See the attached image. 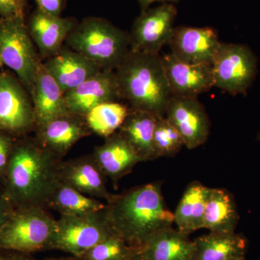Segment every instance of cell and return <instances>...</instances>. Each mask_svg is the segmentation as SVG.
Instances as JSON below:
<instances>
[{
  "label": "cell",
  "instance_id": "obj_17",
  "mask_svg": "<svg viewBox=\"0 0 260 260\" xmlns=\"http://www.w3.org/2000/svg\"><path fill=\"white\" fill-rule=\"evenodd\" d=\"M59 172L61 180L84 194L107 202L114 196L108 190L107 177L93 154L61 160Z\"/></svg>",
  "mask_w": 260,
  "mask_h": 260
},
{
  "label": "cell",
  "instance_id": "obj_35",
  "mask_svg": "<svg viewBox=\"0 0 260 260\" xmlns=\"http://www.w3.org/2000/svg\"><path fill=\"white\" fill-rule=\"evenodd\" d=\"M139 3L140 6H141L143 10L148 9L150 5L153 4L155 3H172L175 4L180 0H136Z\"/></svg>",
  "mask_w": 260,
  "mask_h": 260
},
{
  "label": "cell",
  "instance_id": "obj_24",
  "mask_svg": "<svg viewBox=\"0 0 260 260\" xmlns=\"http://www.w3.org/2000/svg\"><path fill=\"white\" fill-rule=\"evenodd\" d=\"M239 220L237 205L233 195L225 189H212L205 205L203 229L210 232H235Z\"/></svg>",
  "mask_w": 260,
  "mask_h": 260
},
{
  "label": "cell",
  "instance_id": "obj_36",
  "mask_svg": "<svg viewBox=\"0 0 260 260\" xmlns=\"http://www.w3.org/2000/svg\"><path fill=\"white\" fill-rule=\"evenodd\" d=\"M43 260H82L80 258L76 257V256H72L69 257H60V258H49Z\"/></svg>",
  "mask_w": 260,
  "mask_h": 260
},
{
  "label": "cell",
  "instance_id": "obj_26",
  "mask_svg": "<svg viewBox=\"0 0 260 260\" xmlns=\"http://www.w3.org/2000/svg\"><path fill=\"white\" fill-rule=\"evenodd\" d=\"M105 208L106 203L80 192L62 180L51 193L47 203V208L55 210L60 215L70 216L86 215Z\"/></svg>",
  "mask_w": 260,
  "mask_h": 260
},
{
  "label": "cell",
  "instance_id": "obj_29",
  "mask_svg": "<svg viewBox=\"0 0 260 260\" xmlns=\"http://www.w3.org/2000/svg\"><path fill=\"white\" fill-rule=\"evenodd\" d=\"M183 146H184V141L177 129L166 116L158 117L153 138L155 159L160 157L174 156Z\"/></svg>",
  "mask_w": 260,
  "mask_h": 260
},
{
  "label": "cell",
  "instance_id": "obj_8",
  "mask_svg": "<svg viewBox=\"0 0 260 260\" xmlns=\"http://www.w3.org/2000/svg\"><path fill=\"white\" fill-rule=\"evenodd\" d=\"M257 64L245 44L221 43L212 62L214 87L231 95L246 94L255 80Z\"/></svg>",
  "mask_w": 260,
  "mask_h": 260
},
{
  "label": "cell",
  "instance_id": "obj_7",
  "mask_svg": "<svg viewBox=\"0 0 260 260\" xmlns=\"http://www.w3.org/2000/svg\"><path fill=\"white\" fill-rule=\"evenodd\" d=\"M114 234L106 208L81 216L60 215L56 220L51 250L64 251L81 258L93 246Z\"/></svg>",
  "mask_w": 260,
  "mask_h": 260
},
{
  "label": "cell",
  "instance_id": "obj_1",
  "mask_svg": "<svg viewBox=\"0 0 260 260\" xmlns=\"http://www.w3.org/2000/svg\"><path fill=\"white\" fill-rule=\"evenodd\" d=\"M61 160L36 138L15 140L3 183L4 196L15 209L47 208L49 197L61 180Z\"/></svg>",
  "mask_w": 260,
  "mask_h": 260
},
{
  "label": "cell",
  "instance_id": "obj_30",
  "mask_svg": "<svg viewBox=\"0 0 260 260\" xmlns=\"http://www.w3.org/2000/svg\"><path fill=\"white\" fill-rule=\"evenodd\" d=\"M15 140L13 135L0 131V183L3 185Z\"/></svg>",
  "mask_w": 260,
  "mask_h": 260
},
{
  "label": "cell",
  "instance_id": "obj_33",
  "mask_svg": "<svg viewBox=\"0 0 260 260\" xmlns=\"http://www.w3.org/2000/svg\"><path fill=\"white\" fill-rule=\"evenodd\" d=\"M15 208L9 200L3 195L0 198V232L14 212Z\"/></svg>",
  "mask_w": 260,
  "mask_h": 260
},
{
  "label": "cell",
  "instance_id": "obj_4",
  "mask_svg": "<svg viewBox=\"0 0 260 260\" xmlns=\"http://www.w3.org/2000/svg\"><path fill=\"white\" fill-rule=\"evenodd\" d=\"M64 44L102 70L114 71L130 51L129 32L106 19L88 17L78 22Z\"/></svg>",
  "mask_w": 260,
  "mask_h": 260
},
{
  "label": "cell",
  "instance_id": "obj_11",
  "mask_svg": "<svg viewBox=\"0 0 260 260\" xmlns=\"http://www.w3.org/2000/svg\"><path fill=\"white\" fill-rule=\"evenodd\" d=\"M165 116L179 132L184 146L189 150L198 148L208 140L210 130L209 116L198 98L172 95Z\"/></svg>",
  "mask_w": 260,
  "mask_h": 260
},
{
  "label": "cell",
  "instance_id": "obj_38",
  "mask_svg": "<svg viewBox=\"0 0 260 260\" xmlns=\"http://www.w3.org/2000/svg\"><path fill=\"white\" fill-rule=\"evenodd\" d=\"M17 2H18L22 10H25V6H26L27 5V0H17Z\"/></svg>",
  "mask_w": 260,
  "mask_h": 260
},
{
  "label": "cell",
  "instance_id": "obj_6",
  "mask_svg": "<svg viewBox=\"0 0 260 260\" xmlns=\"http://www.w3.org/2000/svg\"><path fill=\"white\" fill-rule=\"evenodd\" d=\"M0 60L13 70L31 95L43 61L23 15L0 18Z\"/></svg>",
  "mask_w": 260,
  "mask_h": 260
},
{
  "label": "cell",
  "instance_id": "obj_37",
  "mask_svg": "<svg viewBox=\"0 0 260 260\" xmlns=\"http://www.w3.org/2000/svg\"><path fill=\"white\" fill-rule=\"evenodd\" d=\"M128 260H145L143 256L142 255L141 251H139L138 254H135L133 257L130 258Z\"/></svg>",
  "mask_w": 260,
  "mask_h": 260
},
{
  "label": "cell",
  "instance_id": "obj_19",
  "mask_svg": "<svg viewBox=\"0 0 260 260\" xmlns=\"http://www.w3.org/2000/svg\"><path fill=\"white\" fill-rule=\"evenodd\" d=\"M92 154L106 177L112 180L115 188L121 178L129 174L137 164L144 162L118 132L105 138V142L95 147Z\"/></svg>",
  "mask_w": 260,
  "mask_h": 260
},
{
  "label": "cell",
  "instance_id": "obj_25",
  "mask_svg": "<svg viewBox=\"0 0 260 260\" xmlns=\"http://www.w3.org/2000/svg\"><path fill=\"white\" fill-rule=\"evenodd\" d=\"M210 189L199 181H194L186 187L174 213V223L178 230L189 235L203 229L205 205Z\"/></svg>",
  "mask_w": 260,
  "mask_h": 260
},
{
  "label": "cell",
  "instance_id": "obj_9",
  "mask_svg": "<svg viewBox=\"0 0 260 260\" xmlns=\"http://www.w3.org/2000/svg\"><path fill=\"white\" fill-rule=\"evenodd\" d=\"M177 15V7L172 3L143 10L129 32L130 50L159 54L172 37Z\"/></svg>",
  "mask_w": 260,
  "mask_h": 260
},
{
  "label": "cell",
  "instance_id": "obj_21",
  "mask_svg": "<svg viewBox=\"0 0 260 260\" xmlns=\"http://www.w3.org/2000/svg\"><path fill=\"white\" fill-rule=\"evenodd\" d=\"M189 234L167 227L155 233L141 249L145 260H193L194 241Z\"/></svg>",
  "mask_w": 260,
  "mask_h": 260
},
{
  "label": "cell",
  "instance_id": "obj_22",
  "mask_svg": "<svg viewBox=\"0 0 260 260\" xmlns=\"http://www.w3.org/2000/svg\"><path fill=\"white\" fill-rule=\"evenodd\" d=\"M193 260H232L245 258L247 241L242 234L210 232L194 240Z\"/></svg>",
  "mask_w": 260,
  "mask_h": 260
},
{
  "label": "cell",
  "instance_id": "obj_20",
  "mask_svg": "<svg viewBox=\"0 0 260 260\" xmlns=\"http://www.w3.org/2000/svg\"><path fill=\"white\" fill-rule=\"evenodd\" d=\"M36 128L69 114L64 93L43 63L38 72L31 95Z\"/></svg>",
  "mask_w": 260,
  "mask_h": 260
},
{
  "label": "cell",
  "instance_id": "obj_27",
  "mask_svg": "<svg viewBox=\"0 0 260 260\" xmlns=\"http://www.w3.org/2000/svg\"><path fill=\"white\" fill-rule=\"evenodd\" d=\"M129 111L125 104L107 102L94 107L84 117L92 133L107 138L119 130Z\"/></svg>",
  "mask_w": 260,
  "mask_h": 260
},
{
  "label": "cell",
  "instance_id": "obj_42",
  "mask_svg": "<svg viewBox=\"0 0 260 260\" xmlns=\"http://www.w3.org/2000/svg\"><path fill=\"white\" fill-rule=\"evenodd\" d=\"M2 64H2V61H1V60H0V67H1Z\"/></svg>",
  "mask_w": 260,
  "mask_h": 260
},
{
  "label": "cell",
  "instance_id": "obj_15",
  "mask_svg": "<svg viewBox=\"0 0 260 260\" xmlns=\"http://www.w3.org/2000/svg\"><path fill=\"white\" fill-rule=\"evenodd\" d=\"M78 23L75 18L47 14L38 8L32 12L27 28L42 60H47L59 52Z\"/></svg>",
  "mask_w": 260,
  "mask_h": 260
},
{
  "label": "cell",
  "instance_id": "obj_10",
  "mask_svg": "<svg viewBox=\"0 0 260 260\" xmlns=\"http://www.w3.org/2000/svg\"><path fill=\"white\" fill-rule=\"evenodd\" d=\"M36 129L31 97L20 80L0 73V131L24 136Z\"/></svg>",
  "mask_w": 260,
  "mask_h": 260
},
{
  "label": "cell",
  "instance_id": "obj_34",
  "mask_svg": "<svg viewBox=\"0 0 260 260\" xmlns=\"http://www.w3.org/2000/svg\"><path fill=\"white\" fill-rule=\"evenodd\" d=\"M0 260H35L29 254L0 249Z\"/></svg>",
  "mask_w": 260,
  "mask_h": 260
},
{
  "label": "cell",
  "instance_id": "obj_32",
  "mask_svg": "<svg viewBox=\"0 0 260 260\" xmlns=\"http://www.w3.org/2000/svg\"><path fill=\"white\" fill-rule=\"evenodd\" d=\"M0 15L3 18L19 15L24 16V10L20 8L17 0H0Z\"/></svg>",
  "mask_w": 260,
  "mask_h": 260
},
{
  "label": "cell",
  "instance_id": "obj_16",
  "mask_svg": "<svg viewBox=\"0 0 260 260\" xmlns=\"http://www.w3.org/2000/svg\"><path fill=\"white\" fill-rule=\"evenodd\" d=\"M35 133L37 141L61 160L78 141L92 133L84 116L71 113L37 126Z\"/></svg>",
  "mask_w": 260,
  "mask_h": 260
},
{
  "label": "cell",
  "instance_id": "obj_12",
  "mask_svg": "<svg viewBox=\"0 0 260 260\" xmlns=\"http://www.w3.org/2000/svg\"><path fill=\"white\" fill-rule=\"evenodd\" d=\"M221 43L215 28L183 25L175 27L168 45L181 61L212 64Z\"/></svg>",
  "mask_w": 260,
  "mask_h": 260
},
{
  "label": "cell",
  "instance_id": "obj_13",
  "mask_svg": "<svg viewBox=\"0 0 260 260\" xmlns=\"http://www.w3.org/2000/svg\"><path fill=\"white\" fill-rule=\"evenodd\" d=\"M161 60L173 96L198 98L213 88L212 64L185 62L172 53Z\"/></svg>",
  "mask_w": 260,
  "mask_h": 260
},
{
  "label": "cell",
  "instance_id": "obj_3",
  "mask_svg": "<svg viewBox=\"0 0 260 260\" xmlns=\"http://www.w3.org/2000/svg\"><path fill=\"white\" fill-rule=\"evenodd\" d=\"M114 73L121 99L129 108L166 116L172 95L160 54L130 50Z\"/></svg>",
  "mask_w": 260,
  "mask_h": 260
},
{
  "label": "cell",
  "instance_id": "obj_41",
  "mask_svg": "<svg viewBox=\"0 0 260 260\" xmlns=\"http://www.w3.org/2000/svg\"><path fill=\"white\" fill-rule=\"evenodd\" d=\"M232 260H245V258H242V259H232Z\"/></svg>",
  "mask_w": 260,
  "mask_h": 260
},
{
  "label": "cell",
  "instance_id": "obj_40",
  "mask_svg": "<svg viewBox=\"0 0 260 260\" xmlns=\"http://www.w3.org/2000/svg\"><path fill=\"white\" fill-rule=\"evenodd\" d=\"M256 139H257V140H259V141H260V132L259 133H258L257 137H256Z\"/></svg>",
  "mask_w": 260,
  "mask_h": 260
},
{
  "label": "cell",
  "instance_id": "obj_31",
  "mask_svg": "<svg viewBox=\"0 0 260 260\" xmlns=\"http://www.w3.org/2000/svg\"><path fill=\"white\" fill-rule=\"evenodd\" d=\"M37 8L47 14L61 16L64 0H36Z\"/></svg>",
  "mask_w": 260,
  "mask_h": 260
},
{
  "label": "cell",
  "instance_id": "obj_14",
  "mask_svg": "<svg viewBox=\"0 0 260 260\" xmlns=\"http://www.w3.org/2000/svg\"><path fill=\"white\" fill-rule=\"evenodd\" d=\"M65 102L71 114L85 116L92 109L121 99L114 70H102L90 79L64 93Z\"/></svg>",
  "mask_w": 260,
  "mask_h": 260
},
{
  "label": "cell",
  "instance_id": "obj_18",
  "mask_svg": "<svg viewBox=\"0 0 260 260\" xmlns=\"http://www.w3.org/2000/svg\"><path fill=\"white\" fill-rule=\"evenodd\" d=\"M43 65L64 93L102 71L93 61L66 46L56 55L43 61Z\"/></svg>",
  "mask_w": 260,
  "mask_h": 260
},
{
  "label": "cell",
  "instance_id": "obj_23",
  "mask_svg": "<svg viewBox=\"0 0 260 260\" xmlns=\"http://www.w3.org/2000/svg\"><path fill=\"white\" fill-rule=\"evenodd\" d=\"M158 118L146 111L129 108L125 120L117 131L144 162L155 159L153 138Z\"/></svg>",
  "mask_w": 260,
  "mask_h": 260
},
{
  "label": "cell",
  "instance_id": "obj_39",
  "mask_svg": "<svg viewBox=\"0 0 260 260\" xmlns=\"http://www.w3.org/2000/svg\"><path fill=\"white\" fill-rule=\"evenodd\" d=\"M4 195V187H3V184L0 183V198Z\"/></svg>",
  "mask_w": 260,
  "mask_h": 260
},
{
  "label": "cell",
  "instance_id": "obj_2",
  "mask_svg": "<svg viewBox=\"0 0 260 260\" xmlns=\"http://www.w3.org/2000/svg\"><path fill=\"white\" fill-rule=\"evenodd\" d=\"M106 205L115 234L140 249L155 233L174 223V213L166 205L160 183H149L114 194Z\"/></svg>",
  "mask_w": 260,
  "mask_h": 260
},
{
  "label": "cell",
  "instance_id": "obj_28",
  "mask_svg": "<svg viewBox=\"0 0 260 260\" xmlns=\"http://www.w3.org/2000/svg\"><path fill=\"white\" fill-rule=\"evenodd\" d=\"M141 251L140 248L129 245L114 234L93 246L85 253L82 260H128Z\"/></svg>",
  "mask_w": 260,
  "mask_h": 260
},
{
  "label": "cell",
  "instance_id": "obj_5",
  "mask_svg": "<svg viewBox=\"0 0 260 260\" xmlns=\"http://www.w3.org/2000/svg\"><path fill=\"white\" fill-rule=\"evenodd\" d=\"M56 220L44 207L15 209L0 232V249L26 254L51 250Z\"/></svg>",
  "mask_w": 260,
  "mask_h": 260
}]
</instances>
